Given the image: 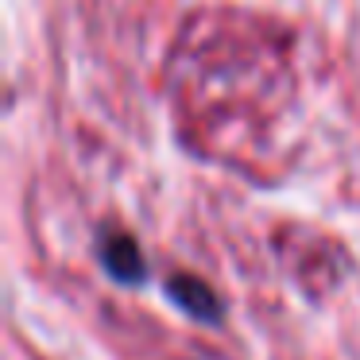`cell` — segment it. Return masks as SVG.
<instances>
[{
    "label": "cell",
    "instance_id": "2",
    "mask_svg": "<svg viewBox=\"0 0 360 360\" xmlns=\"http://www.w3.org/2000/svg\"><path fill=\"white\" fill-rule=\"evenodd\" d=\"M163 295L179 306L186 318L202 321V326H217L225 318V298L217 295V287L202 279V275H190V271H179L163 283Z\"/></svg>",
    "mask_w": 360,
    "mask_h": 360
},
{
    "label": "cell",
    "instance_id": "1",
    "mask_svg": "<svg viewBox=\"0 0 360 360\" xmlns=\"http://www.w3.org/2000/svg\"><path fill=\"white\" fill-rule=\"evenodd\" d=\"M97 264L117 287H143L148 283V259L128 229H101L97 233Z\"/></svg>",
    "mask_w": 360,
    "mask_h": 360
}]
</instances>
